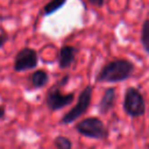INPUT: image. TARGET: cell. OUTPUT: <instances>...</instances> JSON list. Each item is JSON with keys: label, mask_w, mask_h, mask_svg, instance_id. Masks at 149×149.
I'll return each instance as SVG.
<instances>
[{"label": "cell", "mask_w": 149, "mask_h": 149, "mask_svg": "<svg viewBox=\"0 0 149 149\" xmlns=\"http://www.w3.org/2000/svg\"><path fill=\"white\" fill-rule=\"evenodd\" d=\"M135 64L126 58L114 59L100 68L95 76L97 83H119L126 81L133 75Z\"/></svg>", "instance_id": "cell-1"}, {"label": "cell", "mask_w": 149, "mask_h": 149, "mask_svg": "<svg viewBox=\"0 0 149 149\" xmlns=\"http://www.w3.org/2000/svg\"><path fill=\"white\" fill-rule=\"evenodd\" d=\"M74 129L79 135L88 139L102 141L108 139L110 136L109 129L97 117H88L81 120L74 126Z\"/></svg>", "instance_id": "cell-2"}, {"label": "cell", "mask_w": 149, "mask_h": 149, "mask_svg": "<svg viewBox=\"0 0 149 149\" xmlns=\"http://www.w3.org/2000/svg\"><path fill=\"white\" fill-rule=\"evenodd\" d=\"M123 110L125 114L132 119L140 118L145 115V98L137 87L130 86L125 90L123 100Z\"/></svg>", "instance_id": "cell-3"}, {"label": "cell", "mask_w": 149, "mask_h": 149, "mask_svg": "<svg viewBox=\"0 0 149 149\" xmlns=\"http://www.w3.org/2000/svg\"><path fill=\"white\" fill-rule=\"evenodd\" d=\"M92 94H93V85L87 84L80 91L75 106L61 118V125H70L75 121H77L80 117H82L88 111L90 104H91Z\"/></svg>", "instance_id": "cell-4"}, {"label": "cell", "mask_w": 149, "mask_h": 149, "mask_svg": "<svg viewBox=\"0 0 149 149\" xmlns=\"http://www.w3.org/2000/svg\"><path fill=\"white\" fill-rule=\"evenodd\" d=\"M74 92L63 93L62 86L57 82L51 87L46 95V106L51 112H58L66 107L70 106L74 102Z\"/></svg>", "instance_id": "cell-5"}, {"label": "cell", "mask_w": 149, "mask_h": 149, "mask_svg": "<svg viewBox=\"0 0 149 149\" xmlns=\"http://www.w3.org/2000/svg\"><path fill=\"white\" fill-rule=\"evenodd\" d=\"M39 64V56L35 49L24 47L16 53L13 62V70L17 73L33 70Z\"/></svg>", "instance_id": "cell-6"}, {"label": "cell", "mask_w": 149, "mask_h": 149, "mask_svg": "<svg viewBox=\"0 0 149 149\" xmlns=\"http://www.w3.org/2000/svg\"><path fill=\"white\" fill-rule=\"evenodd\" d=\"M77 53H78V49L74 46H62L59 50V54H58V66H59V68L62 70L70 68L73 65V63L75 62Z\"/></svg>", "instance_id": "cell-7"}, {"label": "cell", "mask_w": 149, "mask_h": 149, "mask_svg": "<svg viewBox=\"0 0 149 149\" xmlns=\"http://www.w3.org/2000/svg\"><path fill=\"white\" fill-rule=\"evenodd\" d=\"M116 98H117V91L116 87L111 86L108 87L104 90L102 98L100 100V102L97 104V111L100 115H107L109 112L114 109L116 104Z\"/></svg>", "instance_id": "cell-8"}, {"label": "cell", "mask_w": 149, "mask_h": 149, "mask_svg": "<svg viewBox=\"0 0 149 149\" xmlns=\"http://www.w3.org/2000/svg\"><path fill=\"white\" fill-rule=\"evenodd\" d=\"M50 81V75L44 69H38L33 71L31 76V83L33 89H41L44 88Z\"/></svg>", "instance_id": "cell-9"}, {"label": "cell", "mask_w": 149, "mask_h": 149, "mask_svg": "<svg viewBox=\"0 0 149 149\" xmlns=\"http://www.w3.org/2000/svg\"><path fill=\"white\" fill-rule=\"evenodd\" d=\"M67 0H50L43 8V15L44 16H49L57 12L60 10L63 6L66 4Z\"/></svg>", "instance_id": "cell-10"}, {"label": "cell", "mask_w": 149, "mask_h": 149, "mask_svg": "<svg viewBox=\"0 0 149 149\" xmlns=\"http://www.w3.org/2000/svg\"><path fill=\"white\" fill-rule=\"evenodd\" d=\"M140 43L143 50L149 55V18L143 22L140 31Z\"/></svg>", "instance_id": "cell-11"}, {"label": "cell", "mask_w": 149, "mask_h": 149, "mask_svg": "<svg viewBox=\"0 0 149 149\" xmlns=\"http://www.w3.org/2000/svg\"><path fill=\"white\" fill-rule=\"evenodd\" d=\"M54 145L56 149H72L73 143L70 138L63 135H58L54 138Z\"/></svg>", "instance_id": "cell-12"}, {"label": "cell", "mask_w": 149, "mask_h": 149, "mask_svg": "<svg viewBox=\"0 0 149 149\" xmlns=\"http://www.w3.org/2000/svg\"><path fill=\"white\" fill-rule=\"evenodd\" d=\"M8 40H9L8 33H6V31H2V33H0V49H2V48L5 46V44L8 42Z\"/></svg>", "instance_id": "cell-13"}, {"label": "cell", "mask_w": 149, "mask_h": 149, "mask_svg": "<svg viewBox=\"0 0 149 149\" xmlns=\"http://www.w3.org/2000/svg\"><path fill=\"white\" fill-rule=\"evenodd\" d=\"M88 3L90 5L94 6V7H97V8H102V6L104 5V2L106 0H87Z\"/></svg>", "instance_id": "cell-14"}, {"label": "cell", "mask_w": 149, "mask_h": 149, "mask_svg": "<svg viewBox=\"0 0 149 149\" xmlns=\"http://www.w3.org/2000/svg\"><path fill=\"white\" fill-rule=\"evenodd\" d=\"M6 117V109H5V106L3 104H0V121L4 120Z\"/></svg>", "instance_id": "cell-15"}, {"label": "cell", "mask_w": 149, "mask_h": 149, "mask_svg": "<svg viewBox=\"0 0 149 149\" xmlns=\"http://www.w3.org/2000/svg\"><path fill=\"white\" fill-rule=\"evenodd\" d=\"M9 18V16H3V15H0V22H2V20L4 19H8Z\"/></svg>", "instance_id": "cell-16"}]
</instances>
